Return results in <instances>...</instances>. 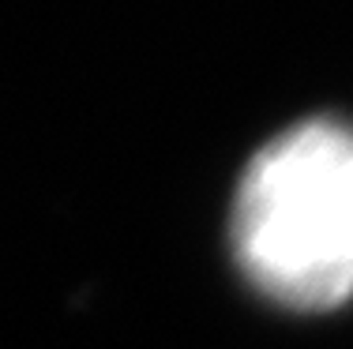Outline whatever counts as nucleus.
Masks as SVG:
<instances>
[{"label": "nucleus", "instance_id": "1", "mask_svg": "<svg viewBox=\"0 0 353 349\" xmlns=\"http://www.w3.org/2000/svg\"><path fill=\"white\" fill-rule=\"evenodd\" d=\"M230 240L274 304L319 312L353 297V128L305 120L248 162Z\"/></svg>", "mask_w": 353, "mask_h": 349}]
</instances>
